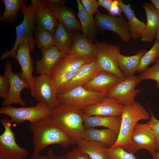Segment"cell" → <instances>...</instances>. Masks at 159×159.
I'll list each match as a JSON object with an SVG mask.
<instances>
[{"mask_svg":"<svg viewBox=\"0 0 159 159\" xmlns=\"http://www.w3.org/2000/svg\"><path fill=\"white\" fill-rule=\"evenodd\" d=\"M34 18L35 24L53 34L59 22L53 11L45 0H35Z\"/></svg>","mask_w":159,"mask_h":159,"instance_id":"cell-17","label":"cell"},{"mask_svg":"<svg viewBox=\"0 0 159 159\" xmlns=\"http://www.w3.org/2000/svg\"><path fill=\"white\" fill-rule=\"evenodd\" d=\"M124 107L117 100L107 95L99 102L82 110L84 115L87 116H118L121 115Z\"/></svg>","mask_w":159,"mask_h":159,"instance_id":"cell-14","label":"cell"},{"mask_svg":"<svg viewBox=\"0 0 159 159\" xmlns=\"http://www.w3.org/2000/svg\"><path fill=\"white\" fill-rule=\"evenodd\" d=\"M97 54V47L92 41L83 34H76L73 36L68 54L93 61L96 60Z\"/></svg>","mask_w":159,"mask_h":159,"instance_id":"cell-20","label":"cell"},{"mask_svg":"<svg viewBox=\"0 0 159 159\" xmlns=\"http://www.w3.org/2000/svg\"><path fill=\"white\" fill-rule=\"evenodd\" d=\"M48 6L53 10L54 9L65 6L66 2L63 0H45Z\"/></svg>","mask_w":159,"mask_h":159,"instance_id":"cell-41","label":"cell"},{"mask_svg":"<svg viewBox=\"0 0 159 159\" xmlns=\"http://www.w3.org/2000/svg\"><path fill=\"white\" fill-rule=\"evenodd\" d=\"M31 51L28 42L24 41L19 45L17 54L14 58L19 63L21 69L20 73L21 78L28 82L30 86L31 94L33 95L34 77L33 75V60L30 54Z\"/></svg>","mask_w":159,"mask_h":159,"instance_id":"cell-15","label":"cell"},{"mask_svg":"<svg viewBox=\"0 0 159 159\" xmlns=\"http://www.w3.org/2000/svg\"><path fill=\"white\" fill-rule=\"evenodd\" d=\"M47 155L49 159H66L65 155L56 156L55 155L52 150L49 149L48 150Z\"/></svg>","mask_w":159,"mask_h":159,"instance_id":"cell-44","label":"cell"},{"mask_svg":"<svg viewBox=\"0 0 159 159\" xmlns=\"http://www.w3.org/2000/svg\"><path fill=\"white\" fill-rule=\"evenodd\" d=\"M150 120L148 122L149 126L154 135L155 143L159 148V120L155 117L152 111L150 110Z\"/></svg>","mask_w":159,"mask_h":159,"instance_id":"cell-37","label":"cell"},{"mask_svg":"<svg viewBox=\"0 0 159 159\" xmlns=\"http://www.w3.org/2000/svg\"><path fill=\"white\" fill-rule=\"evenodd\" d=\"M51 110L43 102H39L34 106L16 107L11 106L2 107L0 114L8 116L11 123L21 124L26 121L31 123L49 116Z\"/></svg>","mask_w":159,"mask_h":159,"instance_id":"cell-5","label":"cell"},{"mask_svg":"<svg viewBox=\"0 0 159 159\" xmlns=\"http://www.w3.org/2000/svg\"><path fill=\"white\" fill-rule=\"evenodd\" d=\"M0 159H6L4 155L1 152H0Z\"/></svg>","mask_w":159,"mask_h":159,"instance_id":"cell-48","label":"cell"},{"mask_svg":"<svg viewBox=\"0 0 159 159\" xmlns=\"http://www.w3.org/2000/svg\"><path fill=\"white\" fill-rule=\"evenodd\" d=\"M78 16L80 20L83 34L92 41L97 33L96 23L93 17L90 16L84 8L80 0L77 1Z\"/></svg>","mask_w":159,"mask_h":159,"instance_id":"cell-29","label":"cell"},{"mask_svg":"<svg viewBox=\"0 0 159 159\" xmlns=\"http://www.w3.org/2000/svg\"><path fill=\"white\" fill-rule=\"evenodd\" d=\"M156 39L159 40V27L158 28L157 31Z\"/></svg>","mask_w":159,"mask_h":159,"instance_id":"cell-49","label":"cell"},{"mask_svg":"<svg viewBox=\"0 0 159 159\" xmlns=\"http://www.w3.org/2000/svg\"><path fill=\"white\" fill-rule=\"evenodd\" d=\"M141 80L150 79L155 80L157 88H159V59L151 67L148 68L138 77Z\"/></svg>","mask_w":159,"mask_h":159,"instance_id":"cell-36","label":"cell"},{"mask_svg":"<svg viewBox=\"0 0 159 159\" xmlns=\"http://www.w3.org/2000/svg\"><path fill=\"white\" fill-rule=\"evenodd\" d=\"M97 49L96 63L102 71L112 73L122 80L126 78L120 69L117 62L118 54L120 53L119 46L106 42L95 41Z\"/></svg>","mask_w":159,"mask_h":159,"instance_id":"cell-6","label":"cell"},{"mask_svg":"<svg viewBox=\"0 0 159 159\" xmlns=\"http://www.w3.org/2000/svg\"><path fill=\"white\" fill-rule=\"evenodd\" d=\"M79 70L74 72H62L51 77L54 89L57 90L58 89L73 79L76 75Z\"/></svg>","mask_w":159,"mask_h":159,"instance_id":"cell-35","label":"cell"},{"mask_svg":"<svg viewBox=\"0 0 159 159\" xmlns=\"http://www.w3.org/2000/svg\"><path fill=\"white\" fill-rule=\"evenodd\" d=\"M34 42L39 48L46 49L54 46L53 34L42 27L37 26L35 27Z\"/></svg>","mask_w":159,"mask_h":159,"instance_id":"cell-32","label":"cell"},{"mask_svg":"<svg viewBox=\"0 0 159 159\" xmlns=\"http://www.w3.org/2000/svg\"><path fill=\"white\" fill-rule=\"evenodd\" d=\"M53 11L58 22L63 24L68 31L72 34L82 30L81 24L75 14L65 5Z\"/></svg>","mask_w":159,"mask_h":159,"instance_id":"cell-26","label":"cell"},{"mask_svg":"<svg viewBox=\"0 0 159 159\" xmlns=\"http://www.w3.org/2000/svg\"><path fill=\"white\" fill-rule=\"evenodd\" d=\"M35 4V0H31V4L28 6L25 5L21 10L24 15L23 21L15 26L16 36L14 45L10 50H6L1 55V59H6L9 57L16 56L18 46L22 42L26 41L28 42L31 51L35 48L34 40L33 37L35 21L34 11Z\"/></svg>","mask_w":159,"mask_h":159,"instance_id":"cell-4","label":"cell"},{"mask_svg":"<svg viewBox=\"0 0 159 159\" xmlns=\"http://www.w3.org/2000/svg\"><path fill=\"white\" fill-rule=\"evenodd\" d=\"M101 71L98 66L96 60L90 62L82 67L73 79L58 89L57 94L82 86Z\"/></svg>","mask_w":159,"mask_h":159,"instance_id":"cell-16","label":"cell"},{"mask_svg":"<svg viewBox=\"0 0 159 159\" xmlns=\"http://www.w3.org/2000/svg\"><path fill=\"white\" fill-rule=\"evenodd\" d=\"M95 17L96 24L100 29L116 33L122 42H127L130 41L128 22L125 18L122 16L118 17L102 14L99 11L95 14Z\"/></svg>","mask_w":159,"mask_h":159,"instance_id":"cell-12","label":"cell"},{"mask_svg":"<svg viewBox=\"0 0 159 159\" xmlns=\"http://www.w3.org/2000/svg\"><path fill=\"white\" fill-rule=\"evenodd\" d=\"M12 67L11 63L8 61H6L4 75L9 81L10 88L8 96L1 103V105L2 107L9 106L15 103L24 106L26 103L21 97V93L25 88L30 90V85L22 79L20 74L13 72Z\"/></svg>","mask_w":159,"mask_h":159,"instance_id":"cell-9","label":"cell"},{"mask_svg":"<svg viewBox=\"0 0 159 159\" xmlns=\"http://www.w3.org/2000/svg\"><path fill=\"white\" fill-rule=\"evenodd\" d=\"M82 109L71 105L59 104L51 111L49 117L52 122L70 138L72 145L82 139L85 130Z\"/></svg>","mask_w":159,"mask_h":159,"instance_id":"cell-1","label":"cell"},{"mask_svg":"<svg viewBox=\"0 0 159 159\" xmlns=\"http://www.w3.org/2000/svg\"><path fill=\"white\" fill-rule=\"evenodd\" d=\"M30 128L33 133L34 153H39L52 144H58L66 148L72 145L70 138L52 122L49 116L31 123Z\"/></svg>","mask_w":159,"mask_h":159,"instance_id":"cell-2","label":"cell"},{"mask_svg":"<svg viewBox=\"0 0 159 159\" xmlns=\"http://www.w3.org/2000/svg\"><path fill=\"white\" fill-rule=\"evenodd\" d=\"M85 11L91 17L98 11L97 9L99 4L97 1L96 0H80Z\"/></svg>","mask_w":159,"mask_h":159,"instance_id":"cell-38","label":"cell"},{"mask_svg":"<svg viewBox=\"0 0 159 159\" xmlns=\"http://www.w3.org/2000/svg\"><path fill=\"white\" fill-rule=\"evenodd\" d=\"M55 46L60 51L68 54L73 40L72 34L59 22L53 34Z\"/></svg>","mask_w":159,"mask_h":159,"instance_id":"cell-30","label":"cell"},{"mask_svg":"<svg viewBox=\"0 0 159 159\" xmlns=\"http://www.w3.org/2000/svg\"><path fill=\"white\" fill-rule=\"evenodd\" d=\"M99 6L104 8L109 12L111 9L114 0H98Z\"/></svg>","mask_w":159,"mask_h":159,"instance_id":"cell-43","label":"cell"},{"mask_svg":"<svg viewBox=\"0 0 159 159\" xmlns=\"http://www.w3.org/2000/svg\"><path fill=\"white\" fill-rule=\"evenodd\" d=\"M33 91V97L39 102H45L51 110L59 105L57 91L53 87L49 75L41 74L34 77Z\"/></svg>","mask_w":159,"mask_h":159,"instance_id":"cell-11","label":"cell"},{"mask_svg":"<svg viewBox=\"0 0 159 159\" xmlns=\"http://www.w3.org/2000/svg\"><path fill=\"white\" fill-rule=\"evenodd\" d=\"M42 57L35 62L37 73L41 74L50 75L57 63L67 54L54 46L41 49Z\"/></svg>","mask_w":159,"mask_h":159,"instance_id":"cell-19","label":"cell"},{"mask_svg":"<svg viewBox=\"0 0 159 159\" xmlns=\"http://www.w3.org/2000/svg\"><path fill=\"white\" fill-rule=\"evenodd\" d=\"M121 116L119 132L116 141L110 147L121 146L131 153V137L133 128L138 121L150 119V115L139 102L135 101L124 105Z\"/></svg>","mask_w":159,"mask_h":159,"instance_id":"cell-3","label":"cell"},{"mask_svg":"<svg viewBox=\"0 0 159 159\" xmlns=\"http://www.w3.org/2000/svg\"><path fill=\"white\" fill-rule=\"evenodd\" d=\"M77 145L80 150L92 159H108L106 152L108 147L103 143L82 139Z\"/></svg>","mask_w":159,"mask_h":159,"instance_id":"cell-28","label":"cell"},{"mask_svg":"<svg viewBox=\"0 0 159 159\" xmlns=\"http://www.w3.org/2000/svg\"><path fill=\"white\" fill-rule=\"evenodd\" d=\"M142 6L146 14L147 22L141 40L151 42L156 37L159 27V11L151 3H144Z\"/></svg>","mask_w":159,"mask_h":159,"instance_id":"cell-21","label":"cell"},{"mask_svg":"<svg viewBox=\"0 0 159 159\" xmlns=\"http://www.w3.org/2000/svg\"><path fill=\"white\" fill-rule=\"evenodd\" d=\"M110 14L112 15H118L119 16H121V13L122 11L118 6L116 0H114L112 6L109 11Z\"/></svg>","mask_w":159,"mask_h":159,"instance_id":"cell-42","label":"cell"},{"mask_svg":"<svg viewBox=\"0 0 159 159\" xmlns=\"http://www.w3.org/2000/svg\"><path fill=\"white\" fill-rule=\"evenodd\" d=\"M142 80L138 77L134 76L126 78L117 84L107 95L117 100L124 105L132 103L141 91L135 88Z\"/></svg>","mask_w":159,"mask_h":159,"instance_id":"cell-13","label":"cell"},{"mask_svg":"<svg viewBox=\"0 0 159 159\" xmlns=\"http://www.w3.org/2000/svg\"><path fill=\"white\" fill-rule=\"evenodd\" d=\"M83 121L85 128L103 126L118 135L120 127L121 117L118 116H87L84 115Z\"/></svg>","mask_w":159,"mask_h":159,"instance_id":"cell-24","label":"cell"},{"mask_svg":"<svg viewBox=\"0 0 159 159\" xmlns=\"http://www.w3.org/2000/svg\"><path fill=\"white\" fill-rule=\"evenodd\" d=\"M147 51L144 49L139 50L136 54L130 56L124 55L120 53L118 54V65L126 78L134 76L138 70L142 57Z\"/></svg>","mask_w":159,"mask_h":159,"instance_id":"cell-25","label":"cell"},{"mask_svg":"<svg viewBox=\"0 0 159 159\" xmlns=\"http://www.w3.org/2000/svg\"><path fill=\"white\" fill-rule=\"evenodd\" d=\"M117 135L108 128L99 130L93 127L85 129L82 139L101 142L111 147L116 141Z\"/></svg>","mask_w":159,"mask_h":159,"instance_id":"cell-27","label":"cell"},{"mask_svg":"<svg viewBox=\"0 0 159 159\" xmlns=\"http://www.w3.org/2000/svg\"><path fill=\"white\" fill-rule=\"evenodd\" d=\"M92 61L85 58L67 54L57 63L50 76L51 77L62 72L77 71Z\"/></svg>","mask_w":159,"mask_h":159,"instance_id":"cell-23","label":"cell"},{"mask_svg":"<svg viewBox=\"0 0 159 159\" xmlns=\"http://www.w3.org/2000/svg\"><path fill=\"white\" fill-rule=\"evenodd\" d=\"M0 122L4 128L3 132L0 135V152L6 159H25L29 154V151L19 146L16 143L9 118L3 117L0 119Z\"/></svg>","mask_w":159,"mask_h":159,"instance_id":"cell-8","label":"cell"},{"mask_svg":"<svg viewBox=\"0 0 159 159\" xmlns=\"http://www.w3.org/2000/svg\"><path fill=\"white\" fill-rule=\"evenodd\" d=\"M10 84L8 79L4 75H0V96L4 100L9 94Z\"/></svg>","mask_w":159,"mask_h":159,"instance_id":"cell-39","label":"cell"},{"mask_svg":"<svg viewBox=\"0 0 159 159\" xmlns=\"http://www.w3.org/2000/svg\"><path fill=\"white\" fill-rule=\"evenodd\" d=\"M106 152L108 159H137L134 154L127 152L121 146L107 148Z\"/></svg>","mask_w":159,"mask_h":159,"instance_id":"cell-34","label":"cell"},{"mask_svg":"<svg viewBox=\"0 0 159 159\" xmlns=\"http://www.w3.org/2000/svg\"><path fill=\"white\" fill-rule=\"evenodd\" d=\"M65 155L66 159H92L89 155L82 152L76 147H74Z\"/></svg>","mask_w":159,"mask_h":159,"instance_id":"cell-40","label":"cell"},{"mask_svg":"<svg viewBox=\"0 0 159 159\" xmlns=\"http://www.w3.org/2000/svg\"><path fill=\"white\" fill-rule=\"evenodd\" d=\"M4 4L5 9L0 20L3 21L13 23L17 20L18 11L25 5L27 0H1Z\"/></svg>","mask_w":159,"mask_h":159,"instance_id":"cell-31","label":"cell"},{"mask_svg":"<svg viewBox=\"0 0 159 159\" xmlns=\"http://www.w3.org/2000/svg\"><path fill=\"white\" fill-rule=\"evenodd\" d=\"M131 153L133 154L140 149H145L153 156L158 149L155 143L154 135L148 122L136 124L131 135Z\"/></svg>","mask_w":159,"mask_h":159,"instance_id":"cell-10","label":"cell"},{"mask_svg":"<svg viewBox=\"0 0 159 159\" xmlns=\"http://www.w3.org/2000/svg\"><path fill=\"white\" fill-rule=\"evenodd\" d=\"M29 159H49L47 155H42L39 153H33Z\"/></svg>","mask_w":159,"mask_h":159,"instance_id":"cell-45","label":"cell"},{"mask_svg":"<svg viewBox=\"0 0 159 159\" xmlns=\"http://www.w3.org/2000/svg\"><path fill=\"white\" fill-rule=\"evenodd\" d=\"M159 57V40L157 39L151 49L143 55L140 60L138 71L141 73L153 62H155Z\"/></svg>","mask_w":159,"mask_h":159,"instance_id":"cell-33","label":"cell"},{"mask_svg":"<svg viewBox=\"0 0 159 159\" xmlns=\"http://www.w3.org/2000/svg\"><path fill=\"white\" fill-rule=\"evenodd\" d=\"M122 80L112 73L101 71L82 87L107 95L115 86Z\"/></svg>","mask_w":159,"mask_h":159,"instance_id":"cell-18","label":"cell"},{"mask_svg":"<svg viewBox=\"0 0 159 159\" xmlns=\"http://www.w3.org/2000/svg\"><path fill=\"white\" fill-rule=\"evenodd\" d=\"M153 159H159V148L156 154L153 156Z\"/></svg>","mask_w":159,"mask_h":159,"instance_id":"cell-47","label":"cell"},{"mask_svg":"<svg viewBox=\"0 0 159 159\" xmlns=\"http://www.w3.org/2000/svg\"><path fill=\"white\" fill-rule=\"evenodd\" d=\"M107 95L82 86L57 94V99L59 104L71 105L82 109L99 102Z\"/></svg>","mask_w":159,"mask_h":159,"instance_id":"cell-7","label":"cell"},{"mask_svg":"<svg viewBox=\"0 0 159 159\" xmlns=\"http://www.w3.org/2000/svg\"><path fill=\"white\" fill-rule=\"evenodd\" d=\"M150 1L159 11V0H150Z\"/></svg>","mask_w":159,"mask_h":159,"instance_id":"cell-46","label":"cell"},{"mask_svg":"<svg viewBox=\"0 0 159 159\" xmlns=\"http://www.w3.org/2000/svg\"><path fill=\"white\" fill-rule=\"evenodd\" d=\"M116 1L128 20V30L131 39L136 40L141 38L145 28V23L140 21L136 17L130 4H125L121 0Z\"/></svg>","mask_w":159,"mask_h":159,"instance_id":"cell-22","label":"cell"}]
</instances>
